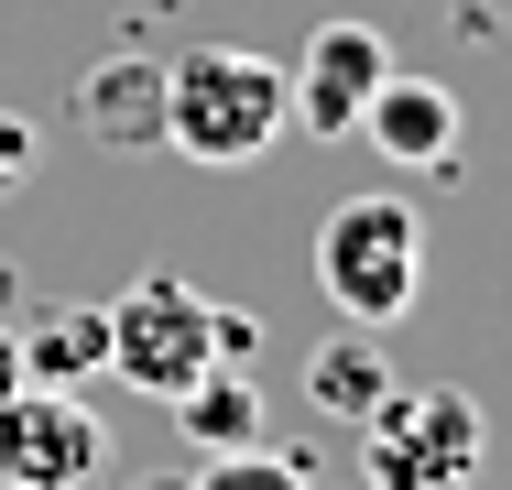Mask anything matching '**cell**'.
Wrapping results in <instances>:
<instances>
[{"label":"cell","instance_id":"6da1fadb","mask_svg":"<svg viewBox=\"0 0 512 490\" xmlns=\"http://www.w3.org/2000/svg\"><path fill=\"white\" fill-rule=\"evenodd\" d=\"M284 131H295V88H284L273 55L197 44L186 66H164V153H186L207 175H240V164H262Z\"/></svg>","mask_w":512,"mask_h":490},{"label":"cell","instance_id":"7a4b0ae2","mask_svg":"<svg viewBox=\"0 0 512 490\" xmlns=\"http://www.w3.org/2000/svg\"><path fill=\"white\" fill-rule=\"evenodd\" d=\"M251 338H262V316H240V305H207L186 273H142V284L109 305V371L131 392H153V403H175V392L218 371V360H251Z\"/></svg>","mask_w":512,"mask_h":490},{"label":"cell","instance_id":"3957f363","mask_svg":"<svg viewBox=\"0 0 512 490\" xmlns=\"http://www.w3.org/2000/svg\"><path fill=\"white\" fill-rule=\"evenodd\" d=\"M316 294L349 316V327H404L414 294H425V218L393 186L338 196L316 218Z\"/></svg>","mask_w":512,"mask_h":490},{"label":"cell","instance_id":"277c9868","mask_svg":"<svg viewBox=\"0 0 512 490\" xmlns=\"http://www.w3.org/2000/svg\"><path fill=\"white\" fill-rule=\"evenodd\" d=\"M360 458H371V490H469L491 458V414L458 382H393L360 414Z\"/></svg>","mask_w":512,"mask_h":490},{"label":"cell","instance_id":"5b68a950","mask_svg":"<svg viewBox=\"0 0 512 490\" xmlns=\"http://www.w3.org/2000/svg\"><path fill=\"white\" fill-rule=\"evenodd\" d=\"M109 458V425L55 382L0 392V490H88Z\"/></svg>","mask_w":512,"mask_h":490},{"label":"cell","instance_id":"8992f818","mask_svg":"<svg viewBox=\"0 0 512 490\" xmlns=\"http://www.w3.org/2000/svg\"><path fill=\"white\" fill-rule=\"evenodd\" d=\"M382 77H393V33H382V22H360V11L316 22V33H306V55L284 66V88H295V120H306L316 142H349Z\"/></svg>","mask_w":512,"mask_h":490},{"label":"cell","instance_id":"52a82bcc","mask_svg":"<svg viewBox=\"0 0 512 490\" xmlns=\"http://www.w3.org/2000/svg\"><path fill=\"white\" fill-rule=\"evenodd\" d=\"M66 120H77L99 153L164 142V66H153V55H99V66L66 88Z\"/></svg>","mask_w":512,"mask_h":490},{"label":"cell","instance_id":"ba28073f","mask_svg":"<svg viewBox=\"0 0 512 490\" xmlns=\"http://www.w3.org/2000/svg\"><path fill=\"white\" fill-rule=\"evenodd\" d=\"M360 142L382 153V164H447L458 153V98L436 88V77H382L371 88V109H360Z\"/></svg>","mask_w":512,"mask_h":490},{"label":"cell","instance_id":"9c48e42d","mask_svg":"<svg viewBox=\"0 0 512 490\" xmlns=\"http://www.w3.org/2000/svg\"><path fill=\"white\" fill-rule=\"evenodd\" d=\"M11 349H22V382H99L109 371V305H44V316H22L11 327Z\"/></svg>","mask_w":512,"mask_h":490},{"label":"cell","instance_id":"30bf717a","mask_svg":"<svg viewBox=\"0 0 512 490\" xmlns=\"http://www.w3.org/2000/svg\"><path fill=\"white\" fill-rule=\"evenodd\" d=\"M306 392L327 403V414H338V425H360V414H371V403L393 392V360H382V338H371V327L327 338V349L306 360Z\"/></svg>","mask_w":512,"mask_h":490},{"label":"cell","instance_id":"8fae6325","mask_svg":"<svg viewBox=\"0 0 512 490\" xmlns=\"http://www.w3.org/2000/svg\"><path fill=\"white\" fill-rule=\"evenodd\" d=\"M175 414H186V436H197V447H251V436H262V392H251L240 360L197 371V382L175 392Z\"/></svg>","mask_w":512,"mask_h":490},{"label":"cell","instance_id":"7c38bea8","mask_svg":"<svg viewBox=\"0 0 512 490\" xmlns=\"http://www.w3.org/2000/svg\"><path fill=\"white\" fill-rule=\"evenodd\" d=\"M197 490H316L306 458H273V447H218L197 469Z\"/></svg>","mask_w":512,"mask_h":490},{"label":"cell","instance_id":"4fadbf2b","mask_svg":"<svg viewBox=\"0 0 512 490\" xmlns=\"http://www.w3.org/2000/svg\"><path fill=\"white\" fill-rule=\"evenodd\" d=\"M22 382V349H11V327H0V392Z\"/></svg>","mask_w":512,"mask_h":490},{"label":"cell","instance_id":"5bb4252c","mask_svg":"<svg viewBox=\"0 0 512 490\" xmlns=\"http://www.w3.org/2000/svg\"><path fill=\"white\" fill-rule=\"evenodd\" d=\"M131 490H197V480H186V469H153V480H131Z\"/></svg>","mask_w":512,"mask_h":490}]
</instances>
